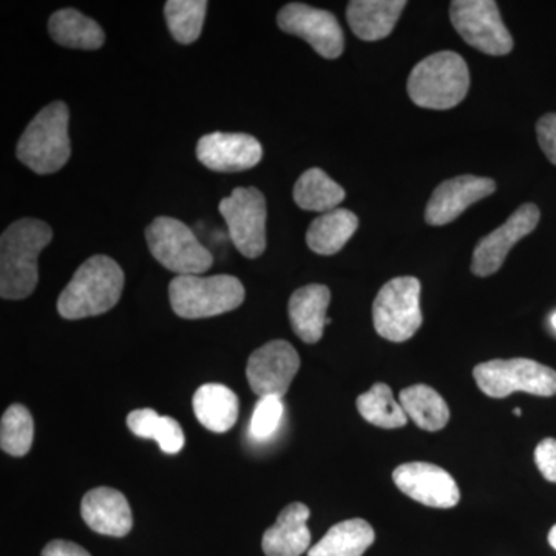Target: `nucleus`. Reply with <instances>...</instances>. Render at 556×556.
<instances>
[{
	"label": "nucleus",
	"instance_id": "37",
	"mask_svg": "<svg viewBox=\"0 0 556 556\" xmlns=\"http://www.w3.org/2000/svg\"><path fill=\"white\" fill-rule=\"evenodd\" d=\"M514 413H515V415H517L518 417H519V416H521V409H519V408L515 409V412H514Z\"/></svg>",
	"mask_w": 556,
	"mask_h": 556
},
{
	"label": "nucleus",
	"instance_id": "21",
	"mask_svg": "<svg viewBox=\"0 0 556 556\" xmlns=\"http://www.w3.org/2000/svg\"><path fill=\"white\" fill-rule=\"evenodd\" d=\"M192 405L201 426L214 433H226L239 419V397L222 383L201 386L193 394Z\"/></svg>",
	"mask_w": 556,
	"mask_h": 556
},
{
	"label": "nucleus",
	"instance_id": "19",
	"mask_svg": "<svg viewBox=\"0 0 556 556\" xmlns=\"http://www.w3.org/2000/svg\"><path fill=\"white\" fill-rule=\"evenodd\" d=\"M331 291L325 285H308L289 299V321L303 342L317 343L328 325L327 311Z\"/></svg>",
	"mask_w": 556,
	"mask_h": 556
},
{
	"label": "nucleus",
	"instance_id": "6",
	"mask_svg": "<svg viewBox=\"0 0 556 556\" xmlns=\"http://www.w3.org/2000/svg\"><path fill=\"white\" fill-rule=\"evenodd\" d=\"M146 240L153 258L178 276H201L214 263L193 230L177 218L153 219L146 229Z\"/></svg>",
	"mask_w": 556,
	"mask_h": 556
},
{
	"label": "nucleus",
	"instance_id": "32",
	"mask_svg": "<svg viewBox=\"0 0 556 556\" xmlns=\"http://www.w3.org/2000/svg\"><path fill=\"white\" fill-rule=\"evenodd\" d=\"M536 135L540 148L556 166V113H547L538 121Z\"/></svg>",
	"mask_w": 556,
	"mask_h": 556
},
{
	"label": "nucleus",
	"instance_id": "23",
	"mask_svg": "<svg viewBox=\"0 0 556 556\" xmlns=\"http://www.w3.org/2000/svg\"><path fill=\"white\" fill-rule=\"evenodd\" d=\"M358 219L348 208H334L311 223L306 232V243L318 255H334L356 233Z\"/></svg>",
	"mask_w": 556,
	"mask_h": 556
},
{
	"label": "nucleus",
	"instance_id": "20",
	"mask_svg": "<svg viewBox=\"0 0 556 556\" xmlns=\"http://www.w3.org/2000/svg\"><path fill=\"white\" fill-rule=\"evenodd\" d=\"M405 7V0H353L348 3V24L358 39L380 40L394 30Z\"/></svg>",
	"mask_w": 556,
	"mask_h": 556
},
{
	"label": "nucleus",
	"instance_id": "5",
	"mask_svg": "<svg viewBox=\"0 0 556 556\" xmlns=\"http://www.w3.org/2000/svg\"><path fill=\"white\" fill-rule=\"evenodd\" d=\"M244 294L243 283L233 276H178L169 285L172 309L189 320L240 308Z\"/></svg>",
	"mask_w": 556,
	"mask_h": 556
},
{
	"label": "nucleus",
	"instance_id": "36",
	"mask_svg": "<svg viewBox=\"0 0 556 556\" xmlns=\"http://www.w3.org/2000/svg\"><path fill=\"white\" fill-rule=\"evenodd\" d=\"M552 325H554V328L556 329V313L552 316Z\"/></svg>",
	"mask_w": 556,
	"mask_h": 556
},
{
	"label": "nucleus",
	"instance_id": "2",
	"mask_svg": "<svg viewBox=\"0 0 556 556\" xmlns=\"http://www.w3.org/2000/svg\"><path fill=\"white\" fill-rule=\"evenodd\" d=\"M124 273L108 255H93L83 263L58 300V311L67 320L101 316L119 302Z\"/></svg>",
	"mask_w": 556,
	"mask_h": 556
},
{
	"label": "nucleus",
	"instance_id": "17",
	"mask_svg": "<svg viewBox=\"0 0 556 556\" xmlns=\"http://www.w3.org/2000/svg\"><path fill=\"white\" fill-rule=\"evenodd\" d=\"M80 515L93 532L123 538L129 535L134 518L126 496L119 490L98 486L90 490L80 503Z\"/></svg>",
	"mask_w": 556,
	"mask_h": 556
},
{
	"label": "nucleus",
	"instance_id": "10",
	"mask_svg": "<svg viewBox=\"0 0 556 556\" xmlns=\"http://www.w3.org/2000/svg\"><path fill=\"white\" fill-rule=\"evenodd\" d=\"M219 214L228 225L230 240L247 258H258L266 249L265 195L255 188H237L219 201Z\"/></svg>",
	"mask_w": 556,
	"mask_h": 556
},
{
	"label": "nucleus",
	"instance_id": "22",
	"mask_svg": "<svg viewBox=\"0 0 556 556\" xmlns=\"http://www.w3.org/2000/svg\"><path fill=\"white\" fill-rule=\"evenodd\" d=\"M49 31L54 42L67 49L98 50L104 46L105 35L101 25L78 10L56 11L50 17Z\"/></svg>",
	"mask_w": 556,
	"mask_h": 556
},
{
	"label": "nucleus",
	"instance_id": "16",
	"mask_svg": "<svg viewBox=\"0 0 556 556\" xmlns=\"http://www.w3.org/2000/svg\"><path fill=\"white\" fill-rule=\"evenodd\" d=\"M496 190L493 179L460 175L441 182L428 201L426 222L431 226H444L455 222L471 204L492 195Z\"/></svg>",
	"mask_w": 556,
	"mask_h": 556
},
{
	"label": "nucleus",
	"instance_id": "12",
	"mask_svg": "<svg viewBox=\"0 0 556 556\" xmlns=\"http://www.w3.org/2000/svg\"><path fill=\"white\" fill-rule=\"evenodd\" d=\"M300 357L287 340H273L251 354L247 378L258 397H283L298 375Z\"/></svg>",
	"mask_w": 556,
	"mask_h": 556
},
{
	"label": "nucleus",
	"instance_id": "31",
	"mask_svg": "<svg viewBox=\"0 0 556 556\" xmlns=\"http://www.w3.org/2000/svg\"><path fill=\"white\" fill-rule=\"evenodd\" d=\"M281 397H260L251 419V434L257 441H266L276 433L283 417Z\"/></svg>",
	"mask_w": 556,
	"mask_h": 556
},
{
	"label": "nucleus",
	"instance_id": "26",
	"mask_svg": "<svg viewBox=\"0 0 556 556\" xmlns=\"http://www.w3.org/2000/svg\"><path fill=\"white\" fill-rule=\"evenodd\" d=\"M127 427L135 437L153 439L167 455H175L185 447V433L174 417L160 416L155 409H135L127 416Z\"/></svg>",
	"mask_w": 556,
	"mask_h": 556
},
{
	"label": "nucleus",
	"instance_id": "25",
	"mask_svg": "<svg viewBox=\"0 0 556 556\" xmlns=\"http://www.w3.org/2000/svg\"><path fill=\"white\" fill-rule=\"evenodd\" d=\"M405 415L426 431H439L450 420L448 405L437 390L428 386L405 388L399 394Z\"/></svg>",
	"mask_w": 556,
	"mask_h": 556
},
{
	"label": "nucleus",
	"instance_id": "11",
	"mask_svg": "<svg viewBox=\"0 0 556 556\" xmlns=\"http://www.w3.org/2000/svg\"><path fill=\"white\" fill-rule=\"evenodd\" d=\"M278 27L288 35L305 39L325 60H338L345 49L338 17L306 3H288L277 16Z\"/></svg>",
	"mask_w": 556,
	"mask_h": 556
},
{
	"label": "nucleus",
	"instance_id": "24",
	"mask_svg": "<svg viewBox=\"0 0 556 556\" xmlns=\"http://www.w3.org/2000/svg\"><path fill=\"white\" fill-rule=\"evenodd\" d=\"M376 533L365 519L339 522L311 548L308 556H362L375 543Z\"/></svg>",
	"mask_w": 556,
	"mask_h": 556
},
{
	"label": "nucleus",
	"instance_id": "1",
	"mask_svg": "<svg viewBox=\"0 0 556 556\" xmlns=\"http://www.w3.org/2000/svg\"><path fill=\"white\" fill-rule=\"evenodd\" d=\"M53 239V229L42 219L22 218L3 230L0 239V295L27 299L39 281L38 258Z\"/></svg>",
	"mask_w": 556,
	"mask_h": 556
},
{
	"label": "nucleus",
	"instance_id": "30",
	"mask_svg": "<svg viewBox=\"0 0 556 556\" xmlns=\"http://www.w3.org/2000/svg\"><path fill=\"white\" fill-rule=\"evenodd\" d=\"M35 438L31 413L21 404L11 405L0 422V447L11 456L22 457L30 452Z\"/></svg>",
	"mask_w": 556,
	"mask_h": 556
},
{
	"label": "nucleus",
	"instance_id": "9",
	"mask_svg": "<svg viewBox=\"0 0 556 556\" xmlns=\"http://www.w3.org/2000/svg\"><path fill=\"white\" fill-rule=\"evenodd\" d=\"M450 20L460 38L482 53L504 56L514 49V38L493 0H455Z\"/></svg>",
	"mask_w": 556,
	"mask_h": 556
},
{
	"label": "nucleus",
	"instance_id": "33",
	"mask_svg": "<svg viewBox=\"0 0 556 556\" xmlns=\"http://www.w3.org/2000/svg\"><path fill=\"white\" fill-rule=\"evenodd\" d=\"M535 463L538 470L548 482H556V439L547 438L538 444Z\"/></svg>",
	"mask_w": 556,
	"mask_h": 556
},
{
	"label": "nucleus",
	"instance_id": "18",
	"mask_svg": "<svg viewBox=\"0 0 556 556\" xmlns=\"http://www.w3.org/2000/svg\"><path fill=\"white\" fill-rule=\"evenodd\" d=\"M309 508L302 503H292L278 515L276 525L263 535V552L266 556H300L311 544L308 521Z\"/></svg>",
	"mask_w": 556,
	"mask_h": 556
},
{
	"label": "nucleus",
	"instance_id": "27",
	"mask_svg": "<svg viewBox=\"0 0 556 556\" xmlns=\"http://www.w3.org/2000/svg\"><path fill=\"white\" fill-rule=\"evenodd\" d=\"M345 200V190L318 167L306 170L294 186V201L299 207L311 212H324L338 208Z\"/></svg>",
	"mask_w": 556,
	"mask_h": 556
},
{
	"label": "nucleus",
	"instance_id": "15",
	"mask_svg": "<svg viewBox=\"0 0 556 556\" xmlns=\"http://www.w3.org/2000/svg\"><path fill=\"white\" fill-rule=\"evenodd\" d=\"M197 159L207 169L228 174L257 166L263 159V148L252 135L215 131L200 139Z\"/></svg>",
	"mask_w": 556,
	"mask_h": 556
},
{
	"label": "nucleus",
	"instance_id": "13",
	"mask_svg": "<svg viewBox=\"0 0 556 556\" xmlns=\"http://www.w3.org/2000/svg\"><path fill=\"white\" fill-rule=\"evenodd\" d=\"M540 217V208L535 204H522L503 226L479 241L471 260L475 276L489 277L500 270L511 248L535 230Z\"/></svg>",
	"mask_w": 556,
	"mask_h": 556
},
{
	"label": "nucleus",
	"instance_id": "7",
	"mask_svg": "<svg viewBox=\"0 0 556 556\" xmlns=\"http://www.w3.org/2000/svg\"><path fill=\"white\" fill-rule=\"evenodd\" d=\"M473 376L482 393L489 397L503 399L517 391L543 397L556 394L555 369L530 358L484 362L477 365Z\"/></svg>",
	"mask_w": 556,
	"mask_h": 556
},
{
	"label": "nucleus",
	"instance_id": "34",
	"mask_svg": "<svg viewBox=\"0 0 556 556\" xmlns=\"http://www.w3.org/2000/svg\"><path fill=\"white\" fill-rule=\"evenodd\" d=\"M40 556H91L86 548L72 541L54 540L47 544Z\"/></svg>",
	"mask_w": 556,
	"mask_h": 556
},
{
	"label": "nucleus",
	"instance_id": "28",
	"mask_svg": "<svg viewBox=\"0 0 556 556\" xmlns=\"http://www.w3.org/2000/svg\"><path fill=\"white\" fill-rule=\"evenodd\" d=\"M357 409L367 422L376 427L393 430L407 426L408 416L387 383H375L367 393L361 394Z\"/></svg>",
	"mask_w": 556,
	"mask_h": 556
},
{
	"label": "nucleus",
	"instance_id": "14",
	"mask_svg": "<svg viewBox=\"0 0 556 556\" xmlns=\"http://www.w3.org/2000/svg\"><path fill=\"white\" fill-rule=\"evenodd\" d=\"M393 479L404 495L424 506L452 508L459 503V486L455 479L434 464H402L394 470Z\"/></svg>",
	"mask_w": 556,
	"mask_h": 556
},
{
	"label": "nucleus",
	"instance_id": "29",
	"mask_svg": "<svg viewBox=\"0 0 556 556\" xmlns=\"http://www.w3.org/2000/svg\"><path fill=\"white\" fill-rule=\"evenodd\" d=\"M207 5L206 0H169L166 3L167 27L177 42L188 46L200 38Z\"/></svg>",
	"mask_w": 556,
	"mask_h": 556
},
{
	"label": "nucleus",
	"instance_id": "4",
	"mask_svg": "<svg viewBox=\"0 0 556 556\" xmlns=\"http://www.w3.org/2000/svg\"><path fill=\"white\" fill-rule=\"evenodd\" d=\"M70 113L65 102H51L28 124L17 142V159L39 175L61 170L72 155Z\"/></svg>",
	"mask_w": 556,
	"mask_h": 556
},
{
	"label": "nucleus",
	"instance_id": "35",
	"mask_svg": "<svg viewBox=\"0 0 556 556\" xmlns=\"http://www.w3.org/2000/svg\"><path fill=\"white\" fill-rule=\"evenodd\" d=\"M548 544L556 551V525L552 527L551 533H548Z\"/></svg>",
	"mask_w": 556,
	"mask_h": 556
},
{
	"label": "nucleus",
	"instance_id": "3",
	"mask_svg": "<svg viewBox=\"0 0 556 556\" xmlns=\"http://www.w3.org/2000/svg\"><path fill=\"white\" fill-rule=\"evenodd\" d=\"M470 73L466 61L453 51H439L415 65L409 73V98L422 109L448 110L467 97Z\"/></svg>",
	"mask_w": 556,
	"mask_h": 556
},
{
	"label": "nucleus",
	"instance_id": "8",
	"mask_svg": "<svg viewBox=\"0 0 556 556\" xmlns=\"http://www.w3.org/2000/svg\"><path fill=\"white\" fill-rule=\"evenodd\" d=\"M420 283L416 277H396L380 289L372 305V321L380 338L405 342L422 325Z\"/></svg>",
	"mask_w": 556,
	"mask_h": 556
}]
</instances>
